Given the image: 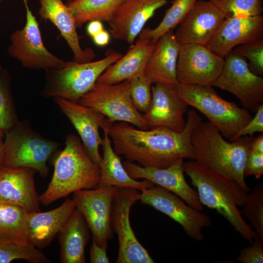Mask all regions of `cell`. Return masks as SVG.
Wrapping results in <instances>:
<instances>
[{"instance_id":"cell-1","label":"cell","mask_w":263,"mask_h":263,"mask_svg":"<svg viewBox=\"0 0 263 263\" xmlns=\"http://www.w3.org/2000/svg\"><path fill=\"white\" fill-rule=\"evenodd\" d=\"M187 115L186 127L180 132L165 127L142 130L125 122L113 123L105 129L118 155L143 167L165 169L181 159L196 160L191 135L202 118L193 110Z\"/></svg>"},{"instance_id":"cell-2","label":"cell","mask_w":263,"mask_h":263,"mask_svg":"<svg viewBox=\"0 0 263 263\" xmlns=\"http://www.w3.org/2000/svg\"><path fill=\"white\" fill-rule=\"evenodd\" d=\"M183 169L197 188L202 205L215 210L251 244L259 237L244 220L238 208V207L244 206L249 192L235 181L207 168L196 160L184 162Z\"/></svg>"},{"instance_id":"cell-3","label":"cell","mask_w":263,"mask_h":263,"mask_svg":"<svg viewBox=\"0 0 263 263\" xmlns=\"http://www.w3.org/2000/svg\"><path fill=\"white\" fill-rule=\"evenodd\" d=\"M253 138L245 135L228 142L208 121L202 122L193 129L191 141L198 163L235 181L249 192L251 189L245 181L244 169Z\"/></svg>"},{"instance_id":"cell-4","label":"cell","mask_w":263,"mask_h":263,"mask_svg":"<svg viewBox=\"0 0 263 263\" xmlns=\"http://www.w3.org/2000/svg\"><path fill=\"white\" fill-rule=\"evenodd\" d=\"M65 145L54 161V173L47 189L39 195L40 203L44 206L76 191L95 188L99 183V166L90 158L80 138L68 133Z\"/></svg>"},{"instance_id":"cell-5","label":"cell","mask_w":263,"mask_h":263,"mask_svg":"<svg viewBox=\"0 0 263 263\" xmlns=\"http://www.w3.org/2000/svg\"><path fill=\"white\" fill-rule=\"evenodd\" d=\"M177 88L188 106L204 114L223 137L231 142L253 118L250 111L223 99L211 86L178 84Z\"/></svg>"},{"instance_id":"cell-6","label":"cell","mask_w":263,"mask_h":263,"mask_svg":"<svg viewBox=\"0 0 263 263\" xmlns=\"http://www.w3.org/2000/svg\"><path fill=\"white\" fill-rule=\"evenodd\" d=\"M122 55L112 49L102 59L86 63L66 62L61 69L45 71V83L41 95L60 97L78 102L96 83L98 77Z\"/></svg>"},{"instance_id":"cell-7","label":"cell","mask_w":263,"mask_h":263,"mask_svg":"<svg viewBox=\"0 0 263 263\" xmlns=\"http://www.w3.org/2000/svg\"><path fill=\"white\" fill-rule=\"evenodd\" d=\"M60 145L34 131L29 121L19 120L4 134L2 167L30 168L46 177L47 161Z\"/></svg>"},{"instance_id":"cell-8","label":"cell","mask_w":263,"mask_h":263,"mask_svg":"<svg viewBox=\"0 0 263 263\" xmlns=\"http://www.w3.org/2000/svg\"><path fill=\"white\" fill-rule=\"evenodd\" d=\"M77 103L101 113L111 122H125L142 130L150 129L133 104L129 80L113 85L96 82Z\"/></svg>"},{"instance_id":"cell-9","label":"cell","mask_w":263,"mask_h":263,"mask_svg":"<svg viewBox=\"0 0 263 263\" xmlns=\"http://www.w3.org/2000/svg\"><path fill=\"white\" fill-rule=\"evenodd\" d=\"M26 9V22L23 28L13 32L7 52L25 68L32 70H56L66 63L51 53L44 46L39 24L28 5V0H22Z\"/></svg>"},{"instance_id":"cell-10","label":"cell","mask_w":263,"mask_h":263,"mask_svg":"<svg viewBox=\"0 0 263 263\" xmlns=\"http://www.w3.org/2000/svg\"><path fill=\"white\" fill-rule=\"evenodd\" d=\"M137 189L118 188L112 207L111 225L119 244L116 263H153L148 252L137 240L130 222V210L140 200Z\"/></svg>"},{"instance_id":"cell-11","label":"cell","mask_w":263,"mask_h":263,"mask_svg":"<svg viewBox=\"0 0 263 263\" xmlns=\"http://www.w3.org/2000/svg\"><path fill=\"white\" fill-rule=\"evenodd\" d=\"M224 60L222 71L212 86L232 93L244 108L256 113L263 105V78L251 71L242 56L231 52Z\"/></svg>"},{"instance_id":"cell-12","label":"cell","mask_w":263,"mask_h":263,"mask_svg":"<svg viewBox=\"0 0 263 263\" xmlns=\"http://www.w3.org/2000/svg\"><path fill=\"white\" fill-rule=\"evenodd\" d=\"M139 200L179 223L186 233L196 241L204 240L203 228L212 225L209 216L186 205L178 196L159 185L155 184L142 190Z\"/></svg>"},{"instance_id":"cell-13","label":"cell","mask_w":263,"mask_h":263,"mask_svg":"<svg viewBox=\"0 0 263 263\" xmlns=\"http://www.w3.org/2000/svg\"><path fill=\"white\" fill-rule=\"evenodd\" d=\"M117 188L108 186L73 193L76 207L83 215L93 234L92 239L99 246L106 248L108 241L113 238L111 212Z\"/></svg>"},{"instance_id":"cell-14","label":"cell","mask_w":263,"mask_h":263,"mask_svg":"<svg viewBox=\"0 0 263 263\" xmlns=\"http://www.w3.org/2000/svg\"><path fill=\"white\" fill-rule=\"evenodd\" d=\"M224 61V58L207 46L193 43L181 45L176 67L178 84L212 86L222 71Z\"/></svg>"},{"instance_id":"cell-15","label":"cell","mask_w":263,"mask_h":263,"mask_svg":"<svg viewBox=\"0 0 263 263\" xmlns=\"http://www.w3.org/2000/svg\"><path fill=\"white\" fill-rule=\"evenodd\" d=\"M54 100L76 130L90 158L99 165L102 159L99 147L103 141L99 128L107 129L113 122L101 113L77 102L60 97H54Z\"/></svg>"},{"instance_id":"cell-16","label":"cell","mask_w":263,"mask_h":263,"mask_svg":"<svg viewBox=\"0 0 263 263\" xmlns=\"http://www.w3.org/2000/svg\"><path fill=\"white\" fill-rule=\"evenodd\" d=\"M151 94L149 108L143 114L150 128L165 127L182 132L186 125L184 114L188 105L179 95L177 85L153 83Z\"/></svg>"},{"instance_id":"cell-17","label":"cell","mask_w":263,"mask_h":263,"mask_svg":"<svg viewBox=\"0 0 263 263\" xmlns=\"http://www.w3.org/2000/svg\"><path fill=\"white\" fill-rule=\"evenodd\" d=\"M167 2L168 0H122L108 22L111 36L133 44L146 22Z\"/></svg>"},{"instance_id":"cell-18","label":"cell","mask_w":263,"mask_h":263,"mask_svg":"<svg viewBox=\"0 0 263 263\" xmlns=\"http://www.w3.org/2000/svg\"><path fill=\"white\" fill-rule=\"evenodd\" d=\"M209 0H196L177 26L174 35L181 45L193 43L207 46L225 19Z\"/></svg>"},{"instance_id":"cell-19","label":"cell","mask_w":263,"mask_h":263,"mask_svg":"<svg viewBox=\"0 0 263 263\" xmlns=\"http://www.w3.org/2000/svg\"><path fill=\"white\" fill-rule=\"evenodd\" d=\"M183 163L184 160L181 159L165 169L143 167L128 161L122 164L131 178L150 180L175 194L192 208L202 211L204 207L198 192L188 185L185 178Z\"/></svg>"},{"instance_id":"cell-20","label":"cell","mask_w":263,"mask_h":263,"mask_svg":"<svg viewBox=\"0 0 263 263\" xmlns=\"http://www.w3.org/2000/svg\"><path fill=\"white\" fill-rule=\"evenodd\" d=\"M263 40V17L225 18L207 47L225 58L238 45Z\"/></svg>"},{"instance_id":"cell-21","label":"cell","mask_w":263,"mask_h":263,"mask_svg":"<svg viewBox=\"0 0 263 263\" xmlns=\"http://www.w3.org/2000/svg\"><path fill=\"white\" fill-rule=\"evenodd\" d=\"M37 171L27 167L0 168V202L22 207L28 213L41 211L36 189Z\"/></svg>"},{"instance_id":"cell-22","label":"cell","mask_w":263,"mask_h":263,"mask_svg":"<svg viewBox=\"0 0 263 263\" xmlns=\"http://www.w3.org/2000/svg\"><path fill=\"white\" fill-rule=\"evenodd\" d=\"M38 1L40 8L38 14L42 19L50 21L59 31L73 53L74 61L78 63L91 61L95 54L91 48L81 47L75 19L67 5L62 0Z\"/></svg>"},{"instance_id":"cell-23","label":"cell","mask_w":263,"mask_h":263,"mask_svg":"<svg viewBox=\"0 0 263 263\" xmlns=\"http://www.w3.org/2000/svg\"><path fill=\"white\" fill-rule=\"evenodd\" d=\"M75 208L74 199L66 198L60 206L52 210L29 213L28 241L39 249L48 246Z\"/></svg>"},{"instance_id":"cell-24","label":"cell","mask_w":263,"mask_h":263,"mask_svg":"<svg viewBox=\"0 0 263 263\" xmlns=\"http://www.w3.org/2000/svg\"><path fill=\"white\" fill-rule=\"evenodd\" d=\"M180 47L173 30L166 33L155 42L144 72L152 84H178L176 67Z\"/></svg>"},{"instance_id":"cell-25","label":"cell","mask_w":263,"mask_h":263,"mask_svg":"<svg viewBox=\"0 0 263 263\" xmlns=\"http://www.w3.org/2000/svg\"><path fill=\"white\" fill-rule=\"evenodd\" d=\"M155 43L138 37L126 54L107 68L96 82L113 85L144 74Z\"/></svg>"},{"instance_id":"cell-26","label":"cell","mask_w":263,"mask_h":263,"mask_svg":"<svg viewBox=\"0 0 263 263\" xmlns=\"http://www.w3.org/2000/svg\"><path fill=\"white\" fill-rule=\"evenodd\" d=\"M90 228L76 207L57 234L62 263H85V250L90 238Z\"/></svg>"},{"instance_id":"cell-27","label":"cell","mask_w":263,"mask_h":263,"mask_svg":"<svg viewBox=\"0 0 263 263\" xmlns=\"http://www.w3.org/2000/svg\"><path fill=\"white\" fill-rule=\"evenodd\" d=\"M104 137L102 146L103 156L99 164L100 178L96 188L115 186L130 188L142 191L155 184L150 180L137 181L131 178L121 162V159L113 150L106 129L103 130Z\"/></svg>"},{"instance_id":"cell-28","label":"cell","mask_w":263,"mask_h":263,"mask_svg":"<svg viewBox=\"0 0 263 263\" xmlns=\"http://www.w3.org/2000/svg\"><path fill=\"white\" fill-rule=\"evenodd\" d=\"M28 212L21 207L0 202V239L27 243Z\"/></svg>"},{"instance_id":"cell-29","label":"cell","mask_w":263,"mask_h":263,"mask_svg":"<svg viewBox=\"0 0 263 263\" xmlns=\"http://www.w3.org/2000/svg\"><path fill=\"white\" fill-rule=\"evenodd\" d=\"M122 0H76L66 3L77 27L92 20L108 22Z\"/></svg>"},{"instance_id":"cell-30","label":"cell","mask_w":263,"mask_h":263,"mask_svg":"<svg viewBox=\"0 0 263 263\" xmlns=\"http://www.w3.org/2000/svg\"><path fill=\"white\" fill-rule=\"evenodd\" d=\"M197 0H174L160 23L153 29H143L139 37L155 42L163 35L178 25Z\"/></svg>"},{"instance_id":"cell-31","label":"cell","mask_w":263,"mask_h":263,"mask_svg":"<svg viewBox=\"0 0 263 263\" xmlns=\"http://www.w3.org/2000/svg\"><path fill=\"white\" fill-rule=\"evenodd\" d=\"M11 83L10 74L0 65V131L4 134L19 121Z\"/></svg>"},{"instance_id":"cell-32","label":"cell","mask_w":263,"mask_h":263,"mask_svg":"<svg viewBox=\"0 0 263 263\" xmlns=\"http://www.w3.org/2000/svg\"><path fill=\"white\" fill-rule=\"evenodd\" d=\"M21 259L31 263H49V259L30 243H18L0 239V263Z\"/></svg>"},{"instance_id":"cell-33","label":"cell","mask_w":263,"mask_h":263,"mask_svg":"<svg viewBox=\"0 0 263 263\" xmlns=\"http://www.w3.org/2000/svg\"><path fill=\"white\" fill-rule=\"evenodd\" d=\"M248 193L240 213L248 220L263 241V183L256 185Z\"/></svg>"},{"instance_id":"cell-34","label":"cell","mask_w":263,"mask_h":263,"mask_svg":"<svg viewBox=\"0 0 263 263\" xmlns=\"http://www.w3.org/2000/svg\"><path fill=\"white\" fill-rule=\"evenodd\" d=\"M225 18L261 15L263 0H209Z\"/></svg>"},{"instance_id":"cell-35","label":"cell","mask_w":263,"mask_h":263,"mask_svg":"<svg viewBox=\"0 0 263 263\" xmlns=\"http://www.w3.org/2000/svg\"><path fill=\"white\" fill-rule=\"evenodd\" d=\"M129 80L133 104L138 111L145 113L148 110L151 102L152 82L144 74Z\"/></svg>"},{"instance_id":"cell-36","label":"cell","mask_w":263,"mask_h":263,"mask_svg":"<svg viewBox=\"0 0 263 263\" xmlns=\"http://www.w3.org/2000/svg\"><path fill=\"white\" fill-rule=\"evenodd\" d=\"M231 52L247 58L251 71L256 75H263V40L238 45Z\"/></svg>"},{"instance_id":"cell-37","label":"cell","mask_w":263,"mask_h":263,"mask_svg":"<svg viewBox=\"0 0 263 263\" xmlns=\"http://www.w3.org/2000/svg\"><path fill=\"white\" fill-rule=\"evenodd\" d=\"M251 244L241 250L236 259L237 262L242 263H263V241L258 237Z\"/></svg>"},{"instance_id":"cell-38","label":"cell","mask_w":263,"mask_h":263,"mask_svg":"<svg viewBox=\"0 0 263 263\" xmlns=\"http://www.w3.org/2000/svg\"><path fill=\"white\" fill-rule=\"evenodd\" d=\"M263 174V153L253 151L249 149L244 169V177L254 175L259 179Z\"/></svg>"},{"instance_id":"cell-39","label":"cell","mask_w":263,"mask_h":263,"mask_svg":"<svg viewBox=\"0 0 263 263\" xmlns=\"http://www.w3.org/2000/svg\"><path fill=\"white\" fill-rule=\"evenodd\" d=\"M254 117L237 135L235 140L245 135H252L257 132H263V105H261L255 113Z\"/></svg>"},{"instance_id":"cell-40","label":"cell","mask_w":263,"mask_h":263,"mask_svg":"<svg viewBox=\"0 0 263 263\" xmlns=\"http://www.w3.org/2000/svg\"><path fill=\"white\" fill-rule=\"evenodd\" d=\"M107 248L99 246L92 239L90 248V259L91 263H109L110 260L106 253Z\"/></svg>"},{"instance_id":"cell-41","label":"cell","mask_w":263,"mask_h":263,"mask_svg":"<svg viewBox=\"0 0 263 263\" xmlns=\"http://www.w3.org/2000/svg\"><path fill=\"white\" fill-rule=\"evenodd\" d=\"M104 29L102 22L96 19L89 21L86 28V31L88 35L92 38Z\"/></svg>"},{"instance_id":"cell-42","label":"cell","mask_w":263,"mask_h":263,"mask_svg":"<svg viewBox=\"0 0 263 263\" xmlns=\"http://www.w3.org/2000/svg\"><path fill=\"white\" fill-rule=\"evenodd\" d=\"M94 42L98 46L107 45L110 39L109 33L105 29L103 30L92 38Z\"/></svg>"},{"instance_id":"cell-43","label":"cell","mask_w":263,"mask_h":263,"mask_svg":"<svg viewBox=\"0 0 263 263\" xmlns=\"http://www.w3.org/2000/svg\"><path fill=\"white\" fill-rule=\"evenodd\" d=\"M250 150L258 153H263V133H262L257 138H253Z\"/></svg>"},{"instance_id":"cell-44","label":"cell","mask_w":263,"mask_h":263,"mask_svg":"<svg viewBox=\"0 0 263 263\" xmlns=\"http://www.w3.org/2000/svg\"><path fill=\"white\" fill-rule=\"evenodd\" d=\"M4 134L0 131V168L2 167L4 152Z\"/></svg>"},{"instance_id":"cell-45","label":"cell","mask_w":263,"mask_h":263,"mask_svg":"<svg viewBox=\"0 0 263 263\" xmlns=\"http://www.w3.org/2000/svg\"><path fill=\"white\" fill-rule=\"evenodd\" d=\"M76 0H67V2L66 3H70V2H72L73 1H74Z\"/></svg>"},{"instance_id":"cell-46","label":"cell","mask_w":263,"mask_h":263,"mask_svg":"<svg viewBox=\"0 0 263 263\" xmlns=\"http://www.w3.org/2000/svg\"><path fill=\"white\" fill-rule=\"evenodd\" d=\"M1 0H0V1H1Z\"/></svg>"}]
</instances>
